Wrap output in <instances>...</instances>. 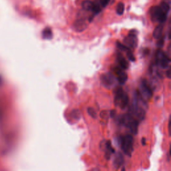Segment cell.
I'll list each match as a JSON object with an SVG mask.
<instances>
[{
  "label": "cell",
  "mask_w": 171,
  "mask_h": 171,
  "mask_svg": "<svg viewBox=\"0 0 171 171\" xmlns=\"http://www.w3.org/2000/svg\"><path fill=\"white\" fill-rule=\"evenodd\" d=\"M110 2V0H100V5L102 7V8H105V7H106L108 5V4Z\"/></svg>",
  "instance_id": "cb8c5ba5"
},
{
  "label": "cell",
  "mask_w": 171,
  "mask_h": 171,
  "mask_svg": "<svg viewBox=\"0 0 171 171\" xmlns=\"http://www.w3.org/2000/svg\"><path fill=\"white\" fill-rule=\"evenodd\" d=\"M124 12V4L122 2H120L116 6V13L119 16L122 15Z\"/></svg>",
  "instance_id": "ffe728a7"
},
{
  "label": "cell",
  "mask_w": 171,
  "mask_h": 171,
  "mask_svg": "<svg viewBox=\"0 0 171 171\" xmlns=\"http://www.w3.org/2000/svg\"><path fill=\"white\" fill-rule=\"evenodd\" d=\"M124 91H123V89L120 87L117 89V90L116 92V95H115V99H114V102H115V104L116 106H118L120 100V99L122 97V95L124 94Z\"/></svg>",
  "instance_id": "9a60e30c"
},
{
  "label": "cell",
  "mask_w": 171,
  "mask_h": 171,
  "mask_svg": "<svg viewBox=\"0 0 171 171\" xmlns=\"http://www.w3.org/2000/svg\"><path fill=\"white\" fill-rule=\"evenodd\" d=\"M82 8L86 10V11H92L94 9V3L92 2L90 0H84L82 3Z\"/></svg>",
  "instance_id": "7c38bea8"
},
{
  "label": "cell",
  "mask_w": 171,
  "mask_h": 171,
  "mask_svg": "<svg viewBox=\"0 0 171 171\" xmlns=\"http://www.w3.org/2000/svg\"><path fill=\"white\" fill-rule=\"evenodd\" d=\"M126 56H127L129 60H131L132 61H135V58L134 56V54H132V52H131V50H130V49L126 51Z\"/></svg>",
  "instance_id": "603a6c76"
},
{
  "label": "cell",
  "mask_w": 171,
  "mask_h": 171,
  "mask_svg": "<svg viewBox=\"0 0 171 171\" xmlns=\"http://www.w3.org/2000/svg\"><path fill=\"white\" fill-rule=\"evenodd\" d=\"M120 122L128 128L132 134L136 135L138 133L139 121L133 117V115L131 113L123 115L120 118Z\"/></svg>",
  "instance_id": "6da1fadb"
},
{
  "label": "cell",
  "mask_w": 171,
  "mask_h": 171,
  "mask_svg": "<svg viewBox=\"0 0 171 171\" xmlns=\"http://www.w3.org/2000/svg\"><path fill=\"white\" fill-rule=\"evenodd\" d=\"M42 37L44 39L51 40L53 37L52 31L50 28H46L42 32Z\"/></svg>",
  "instance_id": "2e32d148"
},
{
  "label": "cell",
  "mask_w": 171,
  "mask_h": 171,
  "mask_svg": "<svg viewBox=\"0 0 171 171\" xmlns=\"http://www.w3.org/2000/svg\"><path fill=\"white\" fill-rule=\"evenodd\" d=\"M118 62L120 64V66H121V68H122L123 70H126L128 69V61L126 60V59H124V58L121 55H118Z\"/></svg>",
  "instance_id": "e0dca14e"
},
{
  "label": "cell",
  "mask_w": 171,
  "mask_h": 171,
  "mask_svg": "<svg viewBox=\"0 0 171 171\" xmlns=\"http://www.w3.org/2000/svg\"><path fill=\"white\" fill-rule=\"evenodd\" d=\"M101 82L105 87L110 88L114 83V77L111 73L102 74L101 76Z\"/></svg>",
  "instance_id": "52a82bcc"
},
{
  "label": "cell",
  "mask_w": 171,
  "mask_h": 171,
  "mask_svg": "<svg viewBox=\"0 0 171 171\" xmlns=\"http://www.w3.org/2000/svg\"><path fill=\"white\" fill-rule=\"evenodd\" d=\"M116 114V110H112L111 112H110V115H111V117L112 118H114V116Z\"/></svg>",
  "instance_id": "d4e9b609"
},
{
  "label": "cell",
  "mask_w": 171,
  "mask_h": 171,
  "mask_svg": "<svg viewBox=\"0 0 171 171\" xmlns=\"http://www.w3.org/2000/svg\"><path fill=\"white\" fill-rule=\"evenodd\" d=\"M170 58L162 50H159L156 53V63L160 67L165 69L169 66L170 63Z\"/></svg>",
  "instance_id": "277c9868"
},
{
  "label": "cell",
  "mask_w": 171,
  "mask_h": 171,
  "mask_svg": "<svg viewBox=\"0 0 171 171\" xmlns=\"http://www.w3.org/2000/svg\"><path fill=\"white\" fill-rule=\"evenodd\" d=\"M128 104V94L126 93V92H124V94L122 95V97L120 100V102L118 104V106L120 107L122 109V108H125L127 105Z\"/></svg>",
  "instance_id": "5bb4252c"
},
{
  "label": "cell",
  "mask_w": 171,
  "mask_h": 171,
  "mask_svg": "<svg viewBox=\"0 0 171 171\" xmlns=\"http://www.w3.org/2000/svg\"><path fill=\"white\" fill-rule=\"evenodd\" d=\"M133 143L134 139L133 136L131 134H128L122 136L120 139L121 148L126 155L131 156L133 152Z\"/></svg>",
  "instance_id": "7a4b0ae2"
},
{
  "label": "cell",
  "mask_w": 171,
  "mask_h": 171,
  "mask_svg": "<svg viewBox=\"0 0 171 171\" xmlns=\"http://www.w3.org/2000/svg\"><path fill=\"white\" fill-rule=\"evenodd\" d=\"M149 14L153 22L164 23L166 19V13L160 9L159 6H153L149 10Z\"/></svg>",
  "instance_id": "3957f363"
},
{
  "label": "cell",
  "mask_w": 171,
  "mask_h": 171,
  "mask_svg": "<svg viewBox=\"0 0 171 171\" xmlns=\"http://www.w3.org/2000/svg\"><path fill=\"white\" fill-rule=\"evenodd\" d=\"M123 162H124V157H123V155L120 152H118L117 155L115 156L113 162V165L116 169H118L122 165Z\"/></svg>",
  "instance_id": "30bf717a"
},
{
  "label": "cell",
  "mask_w": 171,
  "mask_h": 171,
  "mask_svg": "<svg viewBox=\"0 0 171 171\" xmlns=\"http://www.w3.org/2000/svg\"><path fill=\"white\" fill-rule=\"evenodd\" d=\"M142 145H146V139L145 138H142Z\"/></svg>",
  "instance_id": "4316f807"
},
{
  "label": "cell",
  "mask_w": 171,
  "mask_h": 171,
  "mask_svg": "<svg viewBox=\"0 0 171 171\" xmlns=\"http://www.w3.org/2000/svg\"><path fill=\"white\" fill-rule=\"evenodd\" d=\"M166 76L168 78H170V69L166 71Z\"/></svg>",
  "instance_id": "484cf974"
},
{
  "label": "cell",
  "mask_w": 171,
  "mask_h": 171,
  "mask_svg": "<svg viewBox=\"0 0 171 171\" xmlns=\"http://www.w3.org/2000/svg\"><path fill=\"white\" fill-rule=\"evenodd\" d=\"M137 31L136 30H131V32H129L128 36L125 37L124 40V43L126 46L134 48V47L137 46Z\"/></svg>",
  "instance_id": "5b68a950"
},
{
  "label": "cell",
  "mask_w": 171,
  "mask_h": 171,
  "mask_svg": "<svg viewBox=\"0 0 171 171\" xmlns=\"http://www.w3.org/2000/svg\"><path fill=\"white\" fill-rule=\"evenodd\" d=\"M80 116H81L80 112V110H77V109L73 110L70 113L71 118L75 120H79L80 119Z\"/></svg>",
  "instance_id": "ac0fdd59"
},
{
  "label": "cell",
  "mask_w": 171,
  "mask_h": 171,
  "mask_svg": "<svg viewBox=\"0 0 171 171\" xmlns=\"http://www.w3.org/2000/svg\"><path fill=\"white\" fill-rule=\"evenodd\" d=\"M116 45H117V47H118V49H120L122 51H124V52H126V51L130 49L129 47L126 46V45H124V44H122L120 43V42L116 43Z\"/></svg>",
  "instance_id": "7402d4cb"
},
{
  "label": "cell",
  "mask_w": 171,
  "mask_h": 171,
  "mask_svg": "<svg viewBox=\"0 0 171 171\" xmlns=\"http://www.w3.org/2000/svg\"><path fill=\"white\" fill-rule=\"evenodd\" d=\"M116 74L117 75V80L120 84H124L128 80V76L124 71L120 70L119 68H116L115 70Z\"/></svg>",
  "instance_id": "9c48e42d"
},
{
  "label": "cell",
  "mask_w": 171,
  "mask_h": 171,
  "mask_svg": "<svg viewBox=\"0 0 171 171\" xmlns=\"http://www.w3.org/2000/svg\"><path fill=\"white\" fill-rule=\"evenodd\" d=\"M88 24L86 19L83 18H79L74 22L73 24V28L75 31L78 32H81L86 30L87 28Z\"/></svg>",
  "instance_id": "ba28073f"
},
{
  "label": "cell",
  "mask_w": 171,
  "mask_h": 171,
  "mask_svg": "<svg viewBox=\"0 0 171 171\" xmlns=\"http://www.w3.org/2000/svg\"><path fill=\"white\" fill-rule=\"evenodd\" d=\"M163 31V26L162 24H160L159 26H157L155 29L154 30L153 32V37H155V39H159L160 38V37L162 36Z\"/></svg>",
  "instance_id": "4fadbf2b"
},
{
  "label": "cell",
  "mask_w": 171,
  "mask_h": 171,
  "mask_svg": "<svg viewBox=\"0 0 171 171\" xmlns=\"http://www.w3.org/2000/svg\"><path fill=\"white\" fill-rule=\"evenodd\" d=\"M88 114L90 115L91 117L92 118H94V119H96L97 118V114H96V112L95 110L93 108H92V107H89L88 108Z\"/></svg>",
  "instance_id": "44dd1931"
},
{
  "label": "cell",
  "mask_w": 171,
  "mask_h": 171,
  "mask_svg": "<svg viewBox=\"0 0 171 171\" xmlns=\"http://www.w3.org/2000/svg\"><path fill=\"white\" fill-rule=\"evenodd\" d=\"M159 7H160V9H161L163 12L166 13V14L168 13V12L170 10V5H169V3H167L166 2H162L161 3H160Z\"/></svg>",
  "instance_id": "d6986e66"
},
{
  "label": "cell",
  "mask_w": 171,
  "mask_h": 171,
  "mask_svg": "<svg viewBox=\"0 0 171 171\" xmlns=\"http://www.w3.org/2000/svg\"><path fill=\"white\" fill-rule=\"evenodd\" d=\"M140 93L141 94L143 98L148 100L152 96V91L148 86V84L145 80H143L140 86Z\"/></svg>",
  "instance_id": "8992f818"
},
{
  "label": "cell",
  "mask_w": 171,
  "mask_h": 171,
  "mask_svg": "<svg viewBox=\"0 0 171 171\" xmlns=\"http://www.w3.org/2000/svg\"><path fill=\"white\" fill-rule=\"evenodd\" d=\"M105 148H106V150H105V151H106V158L107 160H109V159H110V155H111V154L114 152V150L112 147L111 142L110 141H106Z\"/></svg>",
  "instance_id": "8fae6325"
}]
</instances>
